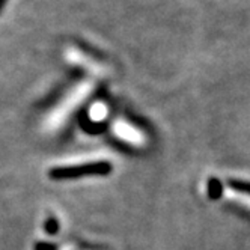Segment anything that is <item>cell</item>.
I'll return each instance as SVG.
<instances>
[{
	"instance_id": "5b68a950",
	"label": "cell",
	"mask_w": 250,
	"mask_h": 250,
	"mask_svg": "<svg viewBox=\"0 0 250 250\" xmlns=\"http://www.w3.org/2000/svg\"><path fill=\"white\" fill-rule=\"evenodd\" d=\"M5 3H6V0H0V11H2V9H3Z\"/></svg>"
},
{
	"instance_id": "3957f363",
	"label": "cell",
	"mask_w": 250,
	"mask_h": 250,
	"mask_svg": "<svg viewBox=\"0 0 250 250\" xmlns=\"http://www.w3.org/2000/svg\"><path fill=\"white\" fill-rule=\"evenodd\" d=\"M45 229H47V232H50V234H56L58 229H59V225H58L56 219H48L47 223H45Z\"/></svg>"
},
{
	"instance_id": "7a4b0ae2",
	"label": "cell",
	"mask_w": 250,
	"mask_h": 250,
	"mask_svg": "<svg viewBox=\"0 0 250 250\" xmlns=\"http://www.w3.org/2000/svg\"><path fill=\"white\" fill-rule=\"evenodd\" d=\"M225 198L250 209V193H247V191H241V190H235V188H228V190H225Z\"/></svg>"
},
{
	"instance_id": "277c9868",
	"label": "cell",
	"mask_w": 250,
	"mask_h": 250,
	"mask_svg": "<svg viewBox=\"0 0 250 250\" xmlns=\"http://www.w3.org/2000/svg\"><path fill=\"white\" fill-rule=\"evenodd\" d=\"M37 250H55V246L53 244H45V243H41L37 246Z\"/></svg>"
},
{
	"instance_id": "6da1fadb",
	"label": "cell",
	"mask_w": 250,
	"mask_h": 250,
	"mask_svg": "<svg viewBox=\"0 0 250 250\" xmlns=\"http://www.w3.org/2000/svg\"><path fill=\"white\" fill-rule=\"evenodd\" d=\"M112 165L107 162H94L83 166H68V167H55L50 170L51 180H74L82 176H92V175H107L112 172Z\"/></svg>"
}]
</instances>
